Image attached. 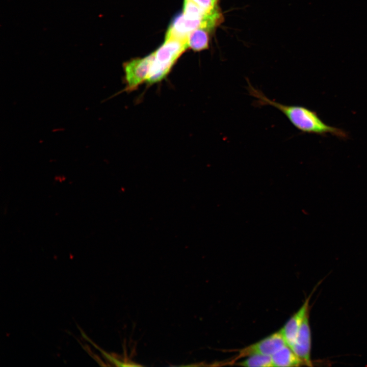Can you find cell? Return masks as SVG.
<instances>
[{"mask_svg": "<svg viewBox=\"0 0 367 367\" xmlns=\"http://www.w3.org/2000/svg\"><path fill=\"white\" fill-rule=\"evenodd\" d=\"M209 31L203 28H198L189 33L188 36V47L195 51L207 49L209 42Z\"/></svg>", "mask_w": 367, "mask_h": 367, "instance_id": "cell-8", "label": "cell"}, {"mask_svg": "<svg viewBox=\"0 0 367 367\" xmlns=\"http://www.w3.org/2000/svg\"><path fill=\"white\" fill-rule=\"evenodd\" d=\"M273 366H299L304 362L288 346L285 345L271 356Z\"/></svg>", "mask_w": 367, "mask_h": 367, "instance_id": "cell-7", "label": "cell"}, {"mask_svg": "<svg viewBox=\"0 0 367 367\" xmlns=\"http://www.w3.org/2000/svg\"><path fill=\"white\" fill-rule=\"evenodd\" d=\"M285 345H287L285 340L279 331L240 350L232 363H234L237 359L246 358L252 355L272 356Z\"/></svg>", "mask_w": 367, "mask_h": 367, "instance_id": "cell-4", "label": "cell"}, {"mask_svg": "<svg viewBox=\"0 0 367 367\" xmlns=\"http://www.w3.org/2000/svg\"><path fill=\"white\" fill-rule=\"evenodd\" d=\"M235 365L249 367L273 366L271 356L255 354L246 357L241 361L235 362Z\"/></svg>", "mask_w": 367, "mask_h": 367, "instance_id": "cell-9", "label": "cell"}, {"mask_svg": "<svg viewBox=\"0 0 367 367\" xmlns=\"http://www.w3.org/2000/svg\"><path fill=\"white\" fill-rule=\"evenodd\" d=\"M154 55L153 52L145 57L134 59L124 64L126 91L135 90L146 82Z\"/></svg>", "mask_w": 367, "mask_h": 367, "instance_id": "cell-3", "label": "cell"}, {"mask_svg": "<svg viewBox=\"0 0 367 367\" xmlns=\"http://www.w3.org/2000/svg\"><path fill=\"white\" fill-rule=\"evenodd\" d=\"M311 334L309 322V312L306 314L299 331L296 340L291 348L304 365L312 366L310 357Z\"/></svg>", "mask_w": 367, "mask_h": 367, "instance_id": "cell-5", "label": "cell"}, {"mask_svg": "<svg viewBox=\"0 0 367 367\" xmlns=\"http://www.w3.org/2000/svg\"><path fill=\"white\" fill-rule=\"evenodd\" d=\"M311 294L307 297L298 310L289 320L279 330L290 348L294 344L303 321L309 312V301Z\"/></svg>", "mask_w": 367, "mask_h": 367, "instance_id": "cell-6", "label": "cell"}, {"mask_svg": "<svg viewBox=\"0 0 367 367\" xmlns=\"http://www.w3.org/2000/svg\"><path fill=\"white\" fill-rule=\"evenodd\" d=\"M205 13L211 14L220 11L217 6L219 0H193Z\"/></svg>", "mask_w": 367, "mask_h": 367, "instance_id": "cell-10", "label": "cell"}, {"mask_svg": "<svg viewBox=\"0 0 367 367\" xmlns=\"http://www.w3.org/2000/svg\"><path fill=\"white\" fill-rule=\"evenodd\" d=\"M187 40L166 36L164 43L154 52L147 83L155 84L167 77L177 59L189 48Z\"/></svg>", "mask_w": 367, "mask_h": 367, "instance_id": "cell-2", "label": "cell"}, {"mask_svg": "<svg viewBox=\"0 0 367 367\" xmlns=\"http://www.w3.org/2000/svg\"><path fill=\"white\" fill-rule=\"evenodd\" d=\"M249 94L256 99L257 106H270L282 113L297 129L305 133L325 135L330 134L340 138H347L344 130L327 125L317 113L308 108L297 105H287L269 99L260 90L255 88L248 81Z\"/></svg>", "mask_w": 367, "mask_h": 367, "instance_id": "cell-1", "label": "cell"}]
</instances>
